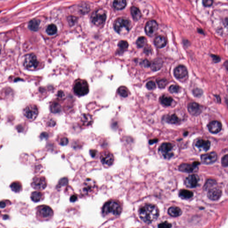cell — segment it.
<instances>
[{"label":"cell","instance_id":"obj_43","mask_svg":"<svg viewBox=\"0 0 228 228\" xmlns=\"http://www.w3.org/2000/svg\"><path fill=\"white\" fill-rule=\"evenodd\" d=\"M146 87L149 90H152L155 88L156 86L153 81H149L147 83Z\"/></svg>","mask_w":228,"mask_h":228},{"label":"cell","instance_id":"obj_48","mask_svg":"<svg viewBox=\"0 0 228 228\" xmlns=\"http://www.w3.org/2000/svg\"><path fill=\"white\" fill-rule=\"evenodd\" d=\"M68 22L71 26H72L75 24L77 21V18L74 16H69L68 19Z\"/></svg>","mask_w":228,"mask_h":228},{"label":"cell","instance_id":"obj_53","mask_svg":"<svg viewBox=\"0 0 228 228\" xmlns=\"http://www.w3.org/2000/svg\"><path fill=\"white\" fill-rule=\"evenodd\" d=\"M56 125V122L53 119H50L47 121V125L49 127H54Z\"/></svg>","mask_w":228,"mask_h":228},{"label":"cell","instance_id":"obj_17","mask_svg":"<svg viewBox=\"0 0 228 228\" xmlns=\"http://www.w3.org/2000/svg\"><path fill=\"white\" fill-rule=\"evenodd\" d=\"M200 163L198 162H194L193 164H182L180 165L179 169L180 171L182 172H186V173H191L193 172L196 169V167L199 165Z\"/></svg>","mask_w":228,"mask_h":228},{"label":"cell","instance_id":"obj_40","mask_svg":"<svg viewBox=\"0 0 228 228\" xmlns=\"http://www.w3.org/2000/svg\"><path fill=\"white\" fill-rule=\"evenodd\" d=\"M157 83L159 87L160 88H163L166 87L167 84V81L165 79H159L157 80Z\"/></svg>","mask_w":228,"mask_h":228},{"label":"cell","instance_id":"obj_36","mask_svg":"<svg viewBox=\"0 0 228 228\" xmlns=\"http://www.w3.org/2000/svg\"><path fill=\"white\" fill-rule=\"evenodd\" d=\"M147 39L145 37H140L138 38L136 41V45L139 48H142L145 46L147 43Z\"/></svg>","mask_w":228,"mask_h":228},{"label":"cell","instance_id":"obj_63","mask_svg":"<svg viewBox=\"0 0 228 228\" xmlns=\"http://www.w3.org/2000/svg\"></svg>","mask_w":228,"mask_h":228},{"label":"cell","instance_id":"obj_41","mask_svg":"<svg viewBox=\"0 0 228 228\" xmlns=\"http://www.w3.org/2000/svg\"><path fill=\"white\" fill-rule=\"evenodd\" d=\"M169 90L172 93H178L179 91L180 88L178 86L173 85L170 86L169 88Z\"/></svg>","mask_w":228,"mask_h":228},{"label":"cell","instance_id":"obj_31","mask_svg":"<svg viewBox=\"0 0 228 228\" xmlns=\"http://www.w3.org/2000/svg\"><path fill=\"white\" fill-rule=\"evenodd\" d=\"M126 1L125 0H118V1H115L113 2V6L115 9L118 10H121L123 9L126 6Z\"/></svg>","mask_w":228,"mask_h":228},{"label":"cell","instance_id":"obj_7","mask_svg":"<svg viewBox=\"0 0 228 228\" xmlns=\"http://www.w3.org/2000/svg\"><path fill=\"white\" fill-rule=\"evenodd\" d=\"M173 146L170 142H164L160 147L159 152L164 158L170 159L173 157Z\"/></svg>","mask_w":228,"mask_h":228},{"label":"cell","instance_id":"obj_25","mask_svg":"<svg viewBox=\"0 0 228 228\" xmlns=\"http://www.w3.org/2000/svg\"><path fill=\"white\" fill-rule=\"evenodd\" d=\"M168 213L171 216L177 217L182 214V211L179 207L172 206L168 209Z\"/></svg>","mask_w":228,"mask_h":228},{"label":"cell","instance_id":"obj_20","mask_svg":"<svg viewBox=\"0 0 228 228\" xmlns=\"http://www.w3.org/2000/svg\"><path fill=\"white\" fill-rule=\"evenodd\" d=\"M188 110L190 114L194 116L199 115L202 112L201 107L196 103H191L188 105Z\"/></svg>","mask_w":228,"mask_h":228},{"label":"cell","instance_id":"obj_11","mask_svg":"<svg viewBox=\"0 0 228 228\" xmlns=\"http://www.w3.org/2000/svg\"><path fill=\"white\" fill-rule=\"evenodd\" d=\"M100 160L103 165L105 167H109L113 165L114 161L113 155L110 152H103L100 155Z\"/></svg>","mask_w":228,"mask_h":228},{"label":"cell","instance_id":"obj_30","mask_svg":"<svg viewBox=\"0 0 228 228\" xmlns=\"http://www.w3.org/2000/svg\"><path fill=\"white\" fill-rule=\"evenodd\" d=\"M193 193L192 192L188 190H182L180 191L179 196L182 199H188L190 198L193 196Z\"/></svg>","mask_w":228,"mask_h":228},{"label":"cell","instance_id":"obj_44","mask_svg":"<svg viewBox=\"0 0 228 228\" xmlns=\"http://www.w3.org/2000/svg\"><path fill=\"white\" fill-rule=\"evenodd\" d=\"M172 224L167 222L161 223L158 225V228H171Z\"/></svg>","mask_w":228,"mask_h":228},{"label":"cell","instance_id":"obj_39","mask_svg":"<svg viewBox=\"0 0 228 228\" xmlns=\"http://www.w3.org/2000/svg\"><path fill=\"white\" fill-rule=\"evenodd\" d=\"M118 46L120 51H125L128 46V44L125 41H121L118 43Z\"/></svg>","mask_w":228,"mask_h":228},{"label":"cell","instance_id":"obj_45","mask_svg":"<svg viewBox=\"0 0 228 228\" xmlns=\"http://www.w3.org/2000/svg\"><path fill=\"white\" fill-rule=\"evenodd\" d=\"M222 165L223 167H228V154L223 157L222 159Z\"/></svg>","mask_w":228,"mask_h":228},{"label":"cell","instance_id":"obj_8","mask_svg":"<svg viewBox=\"0 0 228 228\" xmlns=\"http://www.w3.org/2000/svg\"><path fill=\"white\" fill-rule=\"evenodd\" d=\"M23 114L28 120H33L36 119L38 114V107L34 104L28 105L23 110Z\"/></svg>","mask_w":228,"mask_h":228},{"label":"cell","instance_id":"obj_59","mask_svg":"<svg viewBox=\"0 0 228 228\" xmlns=\"http://www.w3.org/2000/svg\"><path fill=\"white\" fill-rule=\"evenodd\" d=\"M197 31L199 33L204 34V32L203 30H202V28H198Z\"/></svg>","mask_w":228,"mask_h":228},{"label":"cell","instance_id":"obj_24","mask_svg":"<svg viewBox=\"0 0 228 228\" xmlns=\"http://www.w3.org/2000/svg\"><path fill=\"white\" fill-rule=\"evenodd\" d=\"M154 43L155 46L158 48H163L166 45V39L163 36H157L155 39Z\"/></svg>","mask_w":228,"mask_h":228},{"label":"cell","instance_id":"obj_21","mask_svg":"<svg viewBox=\"0 0 228 228\" xmlns=\"http://www.w3.org/2000/svg\"><path fill=\"white\" fill-rule=\"evenodd\" d=\"M93 121V118L89 114H83L81 116L80 123L81 126L86 127L90 126Z\"/></svg>","mask_w":228,"mask_h":228},{"label":"cell","instance_id":"obj_16","mask_svg":"<svg viewBox=\"0 0 228 228\" xmlns=\"http://www.w3.org/2000/svg\"><path fill=\"white\" fill-rule=\"evenodd\" d=\"M199 181V178L195 174L190 175L186 178L185 180V184L189 188H193L197 187Z\"/></svg>","mask_w":228,"mask_h":228},{"label":"cell","instance_id":"obj_14","mask_svg":"<svg viewBox=\"0 0 228 228\" xmlns=\"http://www.w3.org/2000/svg\"><path fill=\"white\" fill-rule=\"evenodd\" d=\"M38 214L40 217L47 219L52 216L53 211L49 206L44 205L39 207L38 209Z\"/></svg>","mask_w":228,"mask_h":228},{"label":"cell","instance_id":"obj_52","mask_svg":"<svg viewBox=\"0 0 228 228\" xmlns=\"http://www.w3.org/2000/svg\"><path fill=\"white\" fill-rule=\"evenodd\" d=\"M141 64L142 66L145 67H148L151 66V63L147 59L143 60L141 63Z\"/></svg>","mask_w":228,"mask_h":228},{"label":"cell","instance_id":"obj_10","mask_svg":"<svg viewBox=\"0 0 228 228\" xmlns=\"http://www.w3.org/2000/svg\"><path fill=\"white\" fill-rule=\"evenodd\" d=\"M31 185L35 190H43L47 185L46 179L43 176H36L33 179Z\"/></svg>","mask_w":228,"mask_h":228},{"label":"cell","instance_id":"obj_15","mask_svg":"<svg viewBox=\"0 0 228 228\" xmlns=\"http://www.w3.org/2000/svg\"><path fill=\"white\" fill-rule=\"evenodd\" d=\"M174 74L176 78L178 79H184L188 76V71L185 66L183 65H179L175 68Z\"/></svg>","mask_w":228,"mask_h":228},{"label":"cell","instance_id":"obj_27","mask_svg":"<svg viewBox=\"0 0 228 228\" xmlns=\"http://www.w3.org/2000/svg\"><path fill=\"white\" fill-rule=\"evenodd\" d=\"M163 66V61L160 58H157L153 61L151 64V69L153 71L160 70Z\"/></svg>","mask_w":228,"mask_h":228},{"label":"cell","instance_id":"obj_32","mask_svg":"<svg viewBox=\"0 0 228 228\" xmlns=\"http://www.w3.org/2000/svg\"><path fill=\"white\" fill-rule=\"evenodd\" d=\"M10 187L12 190L15 192H19L22 190L21 183L19 181L13 182L10 185Z\"/></svg>","mask_w":228,"mask_h":228},{"label":"cell","instance_id":"obj_18","mask_svg":"<svg viewBox=\"0 0 228 228\" xmlns=\"http://www.w3.org/2000/svg\"><path fill=\"white\" fill-rule=\"evenodd\" d=\"M222 191L218 188H214L208 191L207 196L209 199L212 201L218 200L222 196Z\"/></svg>","mask_w":228,"mask_h":228},{"label":"cell","instance_id":"obj_29","mask_svg":"<svg viewBox=\"0 0 228 228\" xmlns=\"http://www.w3.org/2000/svg\"><path fill=\"white\" fill-rule=\"evenodd\" d=\"M160 103L162 105L165 106H170L172 103L173 99L170 97L166 95H163L160 98Z\"/></svg>","mask_w":228,"mask_h":228},{"label":"cell","instance_id":"obj_51","mask_svg":"<svg viewBox=\"0 0 228 228\" xmlns=\"http://www.w3.org/2000/svg\"><path fill=\"white\" fill-rule=\"evenodd\" d=\"M213 2L212 0H204L203 1V4L205 7H209L212 5Z\"/></svg>","mask_w":228,"mask_h":228},{"label":"cell","instance_id":"obj_4","mask_svg":"<svg viewBox=\"0 0 228 228\" xmlns=\"http://www.w3.org/2000/svg\"><path fill=\"white\" fill-rule=\"evenodd\" d=\"M73 90L75 94L78 96L85 95L89 91L88 84L85 80L78 79L74 84Z\"/></svg>","mask_w":228,"mask_h":228},{"label":"cell","instance_id":"obj_28","mask_svg":"<svg viewBox=\"0 0 228 228\" xmlns=\"http://www.w3.org/2000/svg\"><path fill=\"white\" fill-rule=\"evenodd\" d=\"M132 16L135 21H138L141 17V13L140 9L136 7H132L131 9Z\"/></svg>","mask_w":228,"mask_h":228},{"label":"cell","instance_id":"obj_60","mask_svg":"<svg viewBox=\"0 0 228 228\" xmlns=\"http://www.w3.org/2000/svg\"><path fill=\"white\" fill-rule=\"evenodd\" d=\"M224 24L225 26L228 27V18H226V19H224Z\"/></svg>","mask_w":228,"mask_h":228},{"label":"cell","instance_id":"obj_46","mask_svg":"<svg viewBox=\"0 0 228 228\" xmlns=\"http://www.w3.org/2000/svg\"><path fill=\"white\" fill-rule=\"evenodd\" d=\"M58 142L59 144L61 145H66L68 143V139L66 137H61L59 139Z\"/></svg>","mask_w":228,"mask_h":228},{"label":"cell","instance_id":"obj_33","mask_svg":"<svg viewBox=\"0 0 228 228\" xmlns=\"http://www.w3.org/2000/svg\"><path fill=\"white\" fill-rule=\"evenodd\" d=\"M43 195L42 193L39 192H32L31 195V198L33 202H39L42 199Z\"/></svg>","mask_w":228,"mask_h":228},{"label":"cell","instance_id":"obj_1","mask_svg":"<svg viewBox=\"0 0 228 228\" xmlns=\"http://www.w3.org/2000/svg\"><path fill=\"white\" fill-rule=\"evenodd\" d=\"M139 216L142 221L147 223H151L157 218L159 211L153 204H146L142 206L139 211Z\"/></svg>","mask_w":228,"mask_h":228},{"label":"cell","instance_id":"obj_61","mask_svg":"<svg viewBox=\"0 0 228 228\" xmlns=\"http://www.w3.org/2000/svg\"><path fill=\"white\" fill-rule=\"evenodd\" d=\"M157 141V140H152L150 141L149 143H150V144H153V143H155V142Z\"/></svg>","mask_w":228,"mask_h":228},{"label":"cell","instance_id":"obj_62","mask_svg":"<svg viewBox=\"0 0 228 228\" xmlns=\"http://www.w3.org/2000/svg\"><path fill=\"white\" fill-rule=\"evenodd\" d=\"M227 104H228V100L227 101Z\"/></svg>","mask_w":228,"mask_h":228},{"label":"cell","instance_id":"obj_57","mask_svg":"<svg viewBox=\"0 0 228 228\" xmlns=\"http://www.w3.org/2000/svg\"><path fill=\"white\" fill-rule=\"evenodd\" d=\"M1 205V208H4L6 207V204L4 202L2 201V202H1V205Z\"/></svg>","mask_w":228,"mask_h":228},{"label":"cell","instance_id":"obj_35","mask_svg":"<svg viewBox=\"0 0 228 228\" xmlns=\"http://www.w3.org/2000/svg\"><path fill=\"white\" fill-rule=\"evenodd\" d=\"M51 110L52 113L56 114L59 113L61 111V107L60 104L54 102L51 105Z\"/></svg>","mask_w":228,"mask_h":228},{"label":"cell","instance_id":"obj_47","mask_svg":"<svg viewBox=\"0 0 228 228\" xmlns=\"http://www.w3.org/2000/svg\"><path fill=\"white\" fill-rule=\"evenodd\" d=\"M193 94L196 97H200L203 94V91L201 89L196 88L193 90Z\"/></svg>","mask_w":228,"mask_h":228},{"label":"cell","instance_id":"obj_56","mask_svg":"<svg viewBox=\"0 0 228 228\" xmlns=\"http://www.w3.org/2000/svg\"><path fill=\"white\" fill-rule=\"evenodd\" d=\"M58 97L61 98H63L64 97V94L63 92H62V91L58 92Z\"/></svg>","mask_w":228,"mask_h":228},{"label":"cell","instance_id":"obj_3","mask_svg":"<svg viewBox=\"0 0 228 228\" xmlns=\"http://www.w3.org/2000/svg\"><path fill=\"white\" fill-rule=\"evenodd\" d=\"M122 208L120 204L117 202L114 201H110L106 203L102 209L103 214H112L114 216H118L120 214Z\"/></svg>","mask_w":228,"mask_h":228},{"label":"cell","instance_id":"obj_22","mask_svg":"<svg viewBox=\"0 0 228 228\" xmlns=\"http://www.w3.org/2000/svg\"><path fill=\"white\" fill-rule=\"evenodd\" d=\"M196 146L201 151H207L209 149L210 142L209 140H200L196 142Z\"/></svg>","mask_w":228,"mask_h":228},{"label":"cell","instance_id":"obj_23","mask_svg":"<svg viewBox=\"0 0 228 228\" xmlns=\"http://www.w3.org/2000/svg\"><path fill=\"white\" fill-rule=\"evenodd\" d=\"M164 120L166 122L171 124H177L180 123V119L176 114L165 115L164 117Z\"/></svg>","mask_w":228,"mask_h":228},{"label":"cell","instance_id":"obj_50","mask_svg":"<svg viewBox=\"0 0 228 228\" xmlns=\"http://www.w3.org/2000/svg\"><path fill=\"white\" fill-rule=\"evenodd\" d=\"M211 56L213 62H214L215 63H219L221 61V58H220L219 56H217V55L211 54Z\"/></svg>","mask_w":228,"mask_h":228},{"label":"cell","instance_id":"obj_19","mask_svg":"<svg viewBox=\"0 0 228 228\" xmlns=\"http://www.w3.org/2000/svg\"><path fill=\"white\" fill-rule=\"evenodd\" d=\"M208 128L210 133L216 134L221 131L222 125L221 123L218 121H212L208 124Z\"/></svg>","mask_w":228,"mask_h":228},{"label":"cell","instance_id":"obj_37","mask_svg":"<svg viewBox=\"0 0 228 228\" xmlns=\"http://www.w3.org/2000/svg\"><path fill=\"white\" fill-rule=\"evenodd\" d=\"M216 185V181L213 180H209L205 183L204 189L205 190H209L214 188V186Z\"/></svg>","mask_w":228,"mask_h":228},{"label":"cell","instance_id":"obj_54","mask_svg":"<svg viewBox=\"0 0 228 228\" xmlns=\"http://www.w3.org/2000/svg\"><path fill=\"white\" fill-rule=\"evenodd\" d=\"M77 200V197L75 195H72L70 198V201L71 202H76V201Z\"/></svg>","mask_w":228,"mask_h":228},{"label":"cell","instance_id":"obj_58","mask_svg":"<svg viewBox=\"0 0 228 228\" xmlns=\"http://www.w3.org/2000/svg\"><path fill=\"white\" fill-rule=\"evenodd\" d=\"M224 65L225 66V68H226V70L228 71V61H225L224 63Z\"/></svg>","mask_w":228,"mask_h":228},{"label":"cell","instance_id":"obj_55","mask_svg":"<svg viewBox=\"0 0 228 228\" xmlns=\"http://www.w3.org/2000/svg\"><path fill=\"white\" fill-rule=\"evenodd\" d=\"M90 153L92 157H95L96 155L97 151L95 150H90Z\"/></svg>","mask_w":228,"mask_h":228},{"label":"cell","instance_id":"obj_38","mask_svg":"<svg viewBox=\"0 0 228 228\" xmlns=\"http://www.w3.org/2000/svg\"><path fill=\"white\" fill-rule=\"evenodd\" d=\"M118 93L120 94V95L122 97H126L128 96V89L127 88H125V87H120L118 89Z\"/></svg>","mask_w":228,"mask_h":228},{"label":"cell","instance_id":"obj_13","mask_svg":"<svg viewBox=\"0 0 228 228\" xmlns=\"http://www.w3.org/2000/svg\"><path fill=\"white\" fill-rule=\"evenodd\" d=\"M217 158V155L215 152H211L202 155L201 156V160L203 164L209 165L214 163Z\"/></svg>","mask_w":228,"mask_h":228},{"label":"cell","instance_id":"obj_5","mask_svg":"<svg viewBox=\"0 0 228 228\" xmlns=\"http://www.w3.org/2000/svg\"><path fill=\"white\" fill-rule=\"evenodd\" d=\"M107 15L103 9H99L94 11L90 17V21L92 23L97 26L103 25L106 21Z\"/></svg>","mask_w":228,"mask_h":228},{"label":"cell","instance_id":"obj_26","mask_svg":"<svg viewBox=\"0 0 228 228\" xmlns=\"http://www.w3.org/2000/svg\"><path fill=\"white\" fill-rule=\"evenodd\" d=\"M40 21L38 20L34 19L32 20L28 24V28L31 31H36L39 28Z\"/></svg>","mask_w":228,"mask_h":228},{"label":"cell","instance_id":"obj_6","mask_svg":"<svg viewBox=\"0 0 228 228\" xmlns=\"http://www.w3.org/2000/svg\"><path fill=\"white\" fill-rule=\"evenodd\" d=\"M38 62L37 57L33 53H29L25 55L24 57L23 65L26 69L29 70H33L38 65Z\"/></svg>","mask_w":228,"mask_h":228},{"label":"cell","instance_id":"obj_49","mask_svg":"<svg viewBox=\"0 0 228 228\" xmlns=\"http://www.w3.org/2000/svg\"><path fill=\"white\" fill-rule=\"evenodd\" d=\"M152 48L150 45H147L145 47L144 52L147 55H150L152 53Z\"/></svg>","mask_w":228,"mask_h":228},{"label":"cell","instance_id":"obj_12","mask_svg":"<svg viewBox=\"0 0 228 228\" xmlns=\"http://www.w3.org/2000/svg\"><path fill=\"white\" fill-rule=\"evenodd\" d=\"M158 25L155 21L152 20L148 21L145 26L146 33L150 37L154 36L157 31Z\"/></svg>","mask_w":228,"mask_h":228},{"label":"cell","instance_id":"obj_9","mask_svg":"<svg viewBox=\"0 0 228 228\" xmlns=\"http://www.w3.org/2000/svg\"><path fill=\"white\" fill-rule=\"evenodd\" d=\"M97 189L95 182L91 179L86 180L82 186V191L85 195H88L94 192Z\"/></svg>","mask_w":228,"mask_h":228},{"label":"cell","instance_id":"obj_42","mask_svg":"<svg viewBox=\"0 0 228 228\" xmlns=\"http://www.w3.org/2000/svg\"><path fill=\"white\" fill-rule=\"evenodd\" d=\"M68 180L66 178H63L62 179L60 180L58 185V188H61L65 186L68 184Z\"/></svg>","mask_w":228,"mask_h":228},{"label":"cell","instance_id":"obj_34","mask_svg":"<svg viewBox=\"0 0 228 228\" xmlns=\"http://www.w3.org/2000/svg\"><path fill=\"white\" fill-rule=\"evenodd\" d=\"M57 27L56 25L51 24L48 25L46 28V32L50 35H53L57 32Z\"/></svg>","mask_w":228,"mask_h":228},{"label":"cell","instance_id":"obj_2","mask_svg":"<svg viewBox=\"0 0 228 228\" xmlns=\"http://www.w3.org/2000/svg\"><path fill=\"white\" fill-rule=\"evenodd\" d=\"M114 27L118 33L121 35H124L128 33L131 29V21L125 18H120L115 21Z\"/></svg>","mask_w":228,"mask_h":228}]
</instances>
